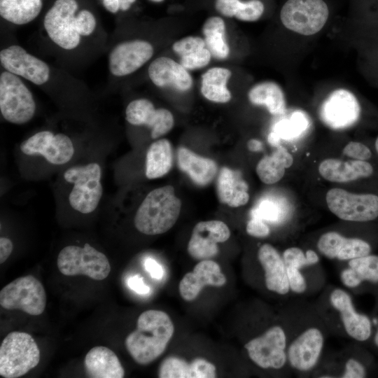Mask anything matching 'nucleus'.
Masks as SVG:
<instances>
[{"instance_id":"nucleus-10","label":"nucleus","mask_w":378,"mask_h":378,"mask_svg":"<svg viewBox=\"0 0 378 378\" xmlns=\"http://www.w3.org/2000/svg\"><path fill=\"white\" fill-rule=\"evenodd\" d=\"M244 348L250 359L262 369L279 370L287 362V337L280 326H273L249 340Z\"/></svg>"},{"instance_id":"nucleus-24","label":"nucleus","mask_w":378,"mask_h":378,"mask_svg":"<svg viewBox=\"0 0 378 378\" xmlns=\"http://www.w3.org/2000/svg\"><path fill=\"white\" fill-rule=\"evenodd\" d=\"M258 258L265 272L266 288L279 295H286L290 286L286 265L278 251L272 245L264 244L258 249Z\"/></svg>"},{"instance_id":"nucleus-48","label":"nucleus","mask_w":378,"mask_h":378,"mask_svg":"<svg viewBox=\"0 0 378 378\" xmlns=\"http://www.w3.org/2000/svg\"><path fill=\"white\" fill-rule=\"evenodd\" d=\"M144 267L153 279L160 280L162 278L163 268L155 260L151 258H146L144 260Z\"/></svg>"},{"instance_id":"nucleus-11","label":"nucleus","mask_w":378,"mask_h":378,"mask_svg":"<svg viewBox=\"0 0 378 378\" xmlns=\"http://www.w3.org/2000/svg\"><path fill=\"white\" fill-rule=\"evenodd\" d=\"M76 0H56L47 12L43 21L50 39L58 46L71 50L78 46L80 36L75 29Z\"/></svg>"},{"instance_id":"nucleus-21","label":"nucleus","mask_w":378,"mask_h":378,"mask_svg":"<svg viewBox=\"0 0 378 378\" xmlns=\"http://www.w3.org/2000/svg\"><path fill=\"white\" fill-rule=\"evenodd\" d=\"M317 248L325 257L341 261L364 256L371 252V246L366 241L346 237L335 231L323 234L317 241Z\"/></svg>"},{"instance_id":"nucleus-43","label":"nucleus","mask_w":378,"mask_h":378,"mask_svg":"<svg viewBox=\"0 0 378 378\" xmlns=\"http://www.w3.org/2000/svg\"><path fill=\"white\" fill-rule=\"evenodd\" d=\"M342 153L352 160L367 161L372 158L371 150L359 141H350L344 147Z\"/></svg>"},{"instance_id":"nucleus-51","label":"nucleus","mask_w":378,"mask_h":378,"mask_svg":"<svg viewBox=\"0 0 378 378\" xmlns=\"http://www.w3.org/2000/svg\"><path fill=\"white\" fill-rule=\"evenodd\" d=\"M248 147L252 151H258L262 148V144L257 140L251 139L248 143Z\"/></svg>"},{"instance_id":"nucleus-41","label":"nucleus","mask_w":378,"mask_h":378,"mask_svg":"<svg viewBox=\"0 0 378 378\" xmlns=\"http://www.w3.org/2000/svg\"><path fill=\"white\" fill-rule=\"evenodd\" d=\"M211 57L209 50L204 48L195 53L180 57V64L187 70H195L208 65Z\"/></svg>"},{"instance_id":"nucleus-37","label":"nucleus","mask_w":378,"mask_h":378,"mask_svg":"<svg viewBox=\"0 0 378 378\" xmlns=\"http://www.w3.org/2000/svg\"><path fill=\"white\" fill-rule=\"evenodd\" d=\"M305 119L300 113L293 115V122H281L276 125L274 130L268 136L269 142L273 146H277L280 139H289L300 134L305 129L306 124L303 125Z\"/></svg>"},{"instance_id":"nucleus-22","label":"nucleus","mask_w":378,"mask_h":378,"mask_svg":"<svg viewBox=\"0 0 378 378\" xmlns=\"http://www.w3.org/2000/svg\"><path fill=\"white\" fill-rule=\"evenodd\" d=\"M148 76L153 83L159 88H172L181 92L189 90L193 84L188 70L167 57L154 59L149 65Z\"/></svg>"},{"instance_id":"nucleus-29","label":"nucleus","mask_w":378,"mask_h":378,"mask_svg":"<svg viewBox=\"0 0 378 378\" xmlns=\"http://www.w3.org/2000/svg\"><path fill=\"white\" fill-rule=\"evenodd\" d=\"M340 276L342 284L349 288L365 281L378 283V255L370 253L348 260V267L341 271Z\"/></svg>"},{"instance_id":"nucleus-19","label":"nucleus","mask_w":378,"mask_h":378,"mask_svg":"<svg viewBox=\"0 0 378 378\" xmlns=\"http://www.w3.org/2000/svg\"><path fill=\"white\" fill-rule=\"evenodd\" d=\"M227 279L221 272L220 265L211 260H202L193 270L184 275L179 283L178 290L181 298L186 301H192L204 286L221 287Z\"/></svg>"},{"instance_id":"nucleus-46","label":"nucleus","mask_w":378,"mask_h":378,"mask_svg":"<svg viewBox=\"0 0 378 378\" xmlns=\"http://www.w3.org/2000/svg\"><path fill=\"white\" fill-rule=\"evenodd\" d=\"M341 377L342 378H363L366 377V370L360 361L351 358L346 361Z\"/></svg>"},{"instance_id":"nucleus-7","label":"nucleus","mask_w":378,"mask_h":378,"mask_svg":"<svg viewBox=\"0 0 378 378\" xmlns=\"http://www.w3.org/2000/svg\"><path fill=\"white\" fill-rule=\"evenodd\" d=\"M0 111L6 120L17 125L29 121L36 111L31 92L17 75L8 71L0 76Z\"/></svg>"},{"instance_id":"nucleus-13","label":"nucleus","mask_w":378,"mask_h":378,"mask_svg":"<svg viewBox=\"0 0 378 378\" xmlns=\"http://www.w3.org/2000/svg\"><path fill=\"white\" fill-rule=\"evenodd\" d=\"M21 151L27 155H41L53 164H64L74 155V148L70 138L64 134H53L41 131L20 144Z\"/></svg>"},{"instance_id":"nucleus-23","label":"nucleus","mask_w":378,"mask_h":378,"mask_svg":"<svg viewBox=\"0 0 378 378\" xmlns=\"http://www.w3.org/2000/svg\"><path fill=\"white\" fill-rule=\"evenodd\" d=\"M321 176L330 182L347 183L371 176L372 165L368 161L327 158L318 165Z\"/></svg>"},{"instance_id":"nucleus-54","label":"nucleus","mask_w":378,"mask_h":378,"mask_svg":"<svg viewBox=\"0 0 378 378\" xmlns=\"http://www.w3.org/2000/svg\"><path fill=\"white\" fill-rule=\"evenodd\" d=\"M151 1H153V2H161V1H163L164 0H150Z\"/></svg>"},{"instance_id":"nucleus-38","label":"nucleus","mask_w":378,"mask_h":378,"mask_svg":"<svg viewBox=\"0 0 378 378\" xmlns=\"http://www.w3.org/2000/svg\"><path fill=\"white\" fill-rule=\"evenodd\" d=\"M251 216L271 223H278L284 218V210L278 200L265 198L253 209Z\"/></svg>"},{"instance_id":"nucleus-3","label":"nucleus","mask_w":378,"mask_h":378,"mask_svg":"<svg viewBox=\"0 0 378 378\" xmlns=\"http://www.w3.org/2000/svg\"><path fill=\"white\" fill-rule=\"evenodd\" d=\"M40 357V350L31 335L10 332L0 346V375L4 378L22 377L37 366Z\"/></svg>"},{"instance_id":"nucleus-47","label":"nucleus","mask_w":378,"mask_h":378,"mask_svg":"<svg viewBox=\"0 0 378 378\" xmlns=\"http://www.w3.org/2000/svg\"><path fill=\"white\" fill-rule=\"evenodd\" d=\"M127 285L130 289L138 294L144 295L150 292V287L146 285L144 279L139 275L130 276L127 279Z\"/></svg>"},{"instance_id":"nucleus-30","label":"nucleus","mask_w":378,"mask_h":378,"mask_svg":"<svg viewBox=\"0 0 378 378\" xmlns=\"http://www.w3.org/2000/svg\"><path fill=\"white\" fill-rule=\"evenodd\" d=\"M293 164V157L281 146L269 155L264 156L257 164L255 171L260 180L265 184L279 181L284 176L286 169Z\"/></svg>"},{"instance_id":"nucleus-32","label":"nucleus","mask_w":378,"mask_h":378,"mask_svg":"<svg viewBox=\"0 0 378 378\" xmlns=\"http://www.w3.org/2000/svg\"><path fill=\"white\" fill-rule=\"evenodd\" d=\"M232 76L230 69L213 67L202 76L201 93L206 99L216 103H227L232 98L227 84Z\"/></svg>"},{"instance_id":"nucleus-14","label":"nucleus","mask_w":378,"mask_h":378,"mask_svg":"<svg viewBox=\"0 0 378 378\" xmlns=\"http://www.w3.org/2000/svg\"><path fill=\"white\" fill-rule=\"evenodd\" d=\"M324 345V335L317 327L300 332L287 347V361L301 372L312 370L318 363Z\"/></svg>"},{"instance_id":"nucleus-2","label":"nucleus","mask_w":378,"mask_h":378,"mask_svg":"<svg viewBox=\"0 0 378 378\" xmlns=\"http://www.w3.org/2000/svg\"><path fill=\"white\" fill-rule=\"evenodd\" d=\"M181 201L172 186L151 190L142 201L134 216L136 230L147 235L163 234L177 221Z\"/></svg>"},{"instance_id":"nucleus-25","label":"nucleus","mask_w":378,"mask_h":378,"mask_svg":"<svg viewBox=\"0 0 378 378\" xmlns=\"http://www.w3.org/2000/svg\"><path fill=\"white\" fill-rule=\"evenodd\" d=\"M158 377L160 378H214L216 377V366L202 358H197L190 363L186 360L169 356L159 366Z\"/></svg>"},{"instance_id":"nucleus-15","label":"nucleus","mask_w":378,"mask_h":378,"mask_svg":"<svg viewBox=\"0 0 378 378\" xmlns=\"http://www.w3.org/2000/svg\"><path fill=\"white\" fill-rule=\"evenodd\" d=\"M230 237V230L223 221L212 220L201 221L192 229L188 252L196 260H207L218 253V243L226 241Z\"/></svg>"},{"instance_id":"nucleus-33","label":"nucleus","mask_w":378,"mask_h":378,"mask_svg":"<svg viewBox=\"0 0 378 378\" xmlns=\"http://www.w3.org/2000/svg\"><path fill=\"white\" fill-rule=\"evenodd\" d=\"M172 160V150L170 142L165 139L154 141L149 146L146 154V177L149 179H154L164 176L170 171Z\"/></svg>"},{"instance_id":"nucleus-44","label":"nucleus","mask_w":378,"mask_h":378,"mask_svg":"<svg viewBox=\"0 0 378 378\" xmlns=\"http://www.w3.org/2000/svg\"><path fill=\"white\" fill-rule=\"evenodd\" d=\"M290 290L297 294L304 293L307 289V281L300 269L286 266Z\"/></svg>"},{"instance_id":"nucleus-39","label":"nucleus","mask_w":378,"mask_h":378,"mask_svg":"<svg viewBox=\"0 0 378 378\" xmlns=\"http://www.w3.org/2000/svg\"><path fill=\"white\" fill-rule=\"evenodd\" d=\"M286 266H291L301 270L303 267L313 265L319 262L317 253L312 249L304 251L299 247L286 248L282 255Z\"/></svg>"},{"instance_id":"nucleus-42","label":"nucleus","mask_w":378,"mask_h":378,"mask_svg":"<svg viewBox=\"0 0 378 378\" xmlns=\"http://www.w3.org/2000/svg\"><path fill=\"white\" fill-rule=\"evenodd\" d=\"M74 25L80 36H89L94 30L96 20L91 12L83 10L76 16Z\"/></svg>"},{"instance_id":"nucleus-17","label":"nucleus","mask_w":378,"mask_h":378,"mask_svg":"<svg viewBox=\"0 0 378 378\" xmlns=\"http://www.w3.org/2000/svg\"><path fill=\"white\" fill-rule=\"evenodd\" d=\"M153 52V46L146 41L136 39L120 43L109 54V70L115 76L129 75L146 63Z\"/></svg>"},{"instance_id":"nucleus-34","label":"nucleus","mask_w":378,"mask_h":378,"mask_svg":"<svg viewBox=\"0 0 378 378\" xmlns=\"http://www.w3.org/2000/svg\"><path fill=\"white\" fill-rule=\"evenodd\" d=\"M206 48L211 56L218 60L228 57L230 48L226 40V27L224 20L218 16L206 19L202 27Z\"/></svg>"},{"instance_id":"nucleus-45","label":"nucleus","mask_w":378,"mask_h":378,"mask_svg":"<svg viewBox=\"0 0 378 378\" xmlns=\"http://www.w3.org/2000/svg\"><path fill=\"white\" fill-rule=\"evenodd\" d=\"M246 230L250 236L258 238L266 237L270 233L268 225L264 220L254 217L248 221Z\"/></svg>"},{"instance_id":"nucleus-50","label":"nucleus","mask_w":378,"mask_h":378,"mask_svg":"<svg viewBox=\"0 0 378 378\" xmlns=\"http://www.w3.org/2000/svg\"><path fill=\"white\" fill-rule=\"evenodd\" d=\"M103 4L107 10L115 13L120 8V0H103Z\"/></svg>"},{"instance_id":"nucleus-4","label":"nucleus","mask_w":378,"mask_h":378,"mask_svg":"<svg viewBox=\"0 0 378 378\" xmlns=\"http://www.w3.org/2000/svg\"><path fill=\"white\" fill-rule=\"evenodd\" d=\"M101 176L100 166L95 162L72 167L65 171V181L74 183L69 196L74 209L82 214H90L96 209L103 193Z\"/></svg>"},{"instance_id":"nucleus-8","label":"nucleus","mask_w":378,"mask_h":378,"mask_svg":"<svg viewBox=\"0 0 378 378\" xmlns=\"http://www.w3.org/2000/svg\"><path fill=\"white\" fill-rule=\"evenodd\" d=\"M46 302L43 284L32 275L15 279L0 291V304L5 309L38 316L44 312Z\"/></svg>"},{"instance_id":"nucleus-1","label":"nucleus","mask_w":378,"mask_h":378,"mask_svg":"<svg viewBox=\"0 0 378 378\" xmlns=\"http://www.w3.org/2000/svg\"><path fill=\"white\" fill-rule=\"evenodd\" d=\"M174 332L173 322L166 312L146 310L138 317L136 328L126 337L125 345L136 363L148 365L164 353Z\"/></svg>"},{"instance_id":"nucleus-18","label":"nucleus","mask_w":378,"mask_h":378,"mask_svg":"<svg viewBox=\"0 0 378 378\" xmlns=\"http://www.w3.org/2000/svg\"><path fill=\"white\" fill-rule=\"evenodd\" d=\"M125 118L133 125H146L151 129L152 139H157L168 133L174 127L172 113L166 108H155L146 99L132 101L125 110Z\"/></svg>"},{"instance_id":"nucleus-28","label":"nucleus","mask_w":378,"mask_h":378,"mask_svg":"<svg viewBox=\"0 0 378 378\" xmlns=\"http://www.w3.org/2000/svg\"><path fill=\"white\" fill-rule=\"evenodd\" d=\"M178 164L181 170L200 186L210 183L217 172V164L214 160L201 157L184 147L178 148Z\"/></svg>"},{"instance_id":"nucleus-6","label":"nucleus","mask_w":378,"mask_h":378,"mask_svg":"<svg viewBox=\"0 0 378 378\" xmlns=\"http://www.w3.org/2000/svg\"><path fill=\"white\" fill-rule=\"evenodd\" d=\"M328 17L329 8L323 0H287L280 11L283 25L304 36L321 31Z\"/></svg>"},{"instance_id":"nucleus-5","label":"nucleus","mask_w":378,"mask_h":378,"mask_svg":"<svg viewBox=\"0 0 378 378\" xmlns=\"http://www.w3.org/2000/svg\"><path fill=\"white\" fill-rule=\"evenodd\" d=\"M57 265L65 276L85 275L97 281L104 280L111 272L108 258L88 243L83 247L70 245L63 248Z\"/></svg>"},{"instance_id":"nucleus-9","label":"nucleus","mask_w":378,"mask_h":378,"mask_svg":"<svg viewBox=\"0 0 378 378\" xmlns=\"http://www.w3.org/2000/svg\"><path fill=\"white\" fill-rule=\"evenodd\" d=\"M326 202L330 212L343 220L368 222L378 217V195L375 194L335 188L327 192Z\"/></svg>"},{"instance_id":"nucleus-20","label":"nucleus","mask_w":378,"mask_h":378,"mask_svg":"<svg viewBox=\"0 0 378 378\" xmlns=\"http://www.w3.org/2000/svg\"><path fill=\"white\" fill-rule=\"evenodd\" d=\"M330 302L339 313L347 335L356 341H366L371 335L372 324L365 314L356 312L351 296L341 288L330 294Z\"/></svg>"},{"instance_id":"nucleus-27","label":"nucleus","mask_w":378,"mask_h":378,"mask_svg":"<svg viewBox=\"0 0 378 378\" xmlns=\"http://www.w3.org/2000/svg\"><path fill=\"white\" fill-rule=\"evenodd\" d=\"M216 193L219 202L230 207L244 206L249 200L248 186L240 172L225 167L218 176Z\"/></svg>"},{"instance_id":"nucleus-49","label":"nucleus","mask_w":378,"mask_h":378,"mask_svg":"<svg viewBox=\"0 0 378 378\" xmlns=\"http://www.w3.org/2000/svg\"><path fill=\"white\" fill-rule=\"evenodd\" d=\"M13 244L10 239L1 237L0 238V263H4L11 254Z\"/></svg>"},{"instance_id":"nucleus-53","label":"nucleus","mask_w":378,"mask_h":378,"mask_svg":"<svg viewBox=\"0 0 378 378\" xmlns=\"http://www.w3.org/2000/svg\"><path fill=\"white\" fill-rule=\"evenodd\" d=\"M374 147H375V150L377 151V153L378 155V136L377 137L376 140H375V142H374Z\"/></svg>"},{"instance_id":"nucleus-52","label":"nucleus","mask_w":378,"mask_h":378,"mask_svg":"<svg viewBox=\"0 0 378 378\" xmlns=\"http://www.w3.org/2000/svg\"><path fill=\"white\" fill-rule=\"evenodd\" d=\"M374 344H376V346L378 347V330L375 334V336H374Z\"/></svg>"},{"instance_id":"nucleus-31","label":"nucleus","mask_w":378,"mask_h":378,"mask_svg":"<svg viewBox=\"0 0 378 378\" xmlns=\"http://www.w3.org/2000/svg\"><path fill=\"white\" fill-rule=\"evenodd\" d=\"M249 102L256 106H264L274 115L285 113L286 100L281 87L274 82L265 81L255 85L248 93Z\"/></svg>"},{"instance_id":"nucleus-12","label":"nucleus","mask_w":378,"mask_h":378,"mask_svg":"<svg viewBox=\"0 0 378 378\" xmlns=\"http://www.w3.org/2000/svg\"><path fill=\"white\" fill-rule=\"evenodd\" d=\"M360 106L356 96L346 89L332 92L319 111L322 122L332 130H344L356 124L360 115Z\"/></svg>"},{"instance_id":"nucleus-26","label":"nucleus","mask_w":378,"mask_h":378,"mask_svg":"<svg viewBox=\"0 0 378 378\" xmlns=\"http://www.w3.org/2000/svg\"><path fill=\"white\" fill-rule=\"evenodd\" d=\"M85 370L91 378H122L125 370L117 355L104 346L92 347L85 355Z\"/></svg>"},{"instance_id":"nucleus-16","label":"nucleus","mask_w":378,"mask_h":378,"mask_svg":"<svg viewBox=\"0 0 378 378\" xmlns=\"http://www.w3.org/2000/svg\"><path fill=\"white\" fill-rule=\"evenodd\" d=\"M0 61L7 71L22 76L36 85H43L50 77V69L41 59L29 54L20 46H11L0 52Z\"/></svg>"},{"instance_id":"nucleus-55","label":"nucleus","mask_w":378,"mask_h":378,"mask_svg":"<svg viewBox=\"0 0 378 378\" xmlns=\"http://www.w3.org/2000/svg\"><path fill=\"white\" fill-rule=\"evenodd\" d=\"M136 0H127V1L130 4H133Z\"/></svg>"},{"instance_id":"nucleus-35","label":"nucleus","mask_w":378,"mask_h":378,"mask_svg":"<svg viewBox=\"0 0 378 378\" xmlns=\"http://www.w3.org/2000/svg\"><path fill=\"white\" fill-rule=\"evenodd\" d=\"M215 8L223 16L234 17L244 22L257 21L265 10L260 0H216Z\"/></svg>"},{"instance_id":"nucleus-40","label":"nucleus","mask_w":378,"mask_h":378,"mask_svg":"<svg viewBox=\"0 0 378 378\" xmlns=\"http://www.w3.org/2000/svg\"><path fill=\"white\" fill-rule=\"evenodd\" d=\"M204 48V39L192 36L183 38L172 45V50L180 57L195 53Z\"/></svg>"},{"instance_id":"nucleus-36","label":"nucleus","mask_w":378,"mask_h":378,"mask_svg":"<svg viewBox=\"0 0 378 378\" xmlns=\"http://www.w3.org/2000/svg\"><path fill=\"white\" fill-rule=\"evenodd\" d=\"M41 8V0H0L1 16L15 24H24L32 21Z\"/></svg>"}]
</instances>
